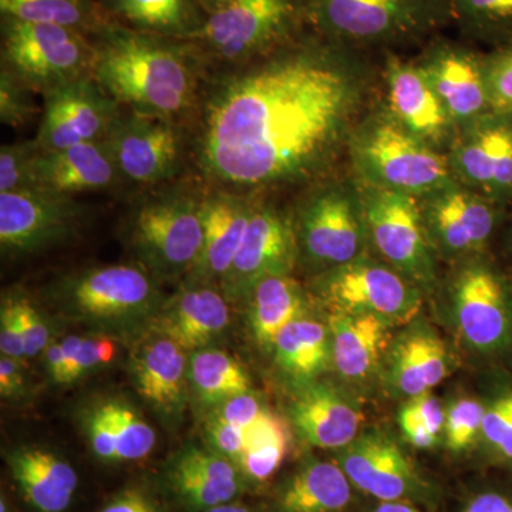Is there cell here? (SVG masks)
Returning a JSON list of instances; mask_svg holds the SVG:
<instances>
[{"mask_svg": "<svg viewBox=\"0 0 512 512\" xmlns=\"http://www.w3.org/2000/svg\"><path fill=\"white\" fill-rule=\"evenodd\" d=\"M463 512H512V497L498 491H484L471 498Z\"/></svg>", "mask_w": 512, "mask_h": 512, "instance_id": "cell-54", "label": "cell"}, {"mask_svg": "<svg viewBox=\"0 0 512 512\" xmlns=\"http://www.w3.org/2000/svg\"><path fill=\"white\" fill-rule=\"evenodd\" d=\"M204 512H252L249 508L244 507V505L239 504H224L220 505V507L211 508V510H207Z\"/></svg>", "mask_w": 512, "mask_h": 512, "instance_id": "cell-60", "label": "cell"}, {"mask_svg": "<svg viewBox=\"0 0 512 512\" xmlns=\"http://www.w3.org/2000/svg\"><path fill=\"white\" fill-rule=\"evenodd\" d=\"M360 194L363 220L377 251L407 278L429 282L433 258L419 198L370 184Z\"/></svg>", "mask_w": 512, "mask_h": 512, "instance_id": "cell-9", "label": "cell"}, {"mask_svg": "<svg viewBox=\"0 0 512 512\" xmlns=\"http://www.w3.org/2000/svg\"><path fill=\"white\" fill-rule=\"evenodd\" d=\"M8 463L20 493L35 510L63 512L72 503L79 477L62 457L45 448L25 447L9 454Z\"/></svg>", "mask_w": 512, "mask_h": 512, "instance_id": "cell-26", "label": "cell"}, {"mask_svg": "<svg viewBox=\"0 0 512 512\" xmlns=\"http://www.w3.org/2000/svg\"><path fill=\"white\" fill-rule=\"evenodd\" d=\"M484 69L491 113L512 114V43L484 56Z\"/></svg>", "mask_w": 512, "mask_h": 512, "instance_id": "cell-41", "label": "cell"}, {"mask_svg": "<svg viewBox=\"0 0 512 512\" xmlns=\"http://www.w3.org/2000/svg\"><path fill=\"white\" fill-rule=\"evenodd\" d=\"M46 367L49 375L57 383H67L66 357L62 348V342H50L45 349Z\"/></svg>", "mask_w": 512, "mask_h": 512, "instance_id": "cell-56", "label": "cell"}, {"mask_svg": "<svg viewBox=\"0 0 512 512\" xmlns=\"http://www.w3.org/2000/svg\"><path fill=\"white\" fill-rule=\"evenodd\" d=\"M400 426H402L403 433L406 434L407 439L414 447L427 450V448L436 446L437 437L439 436H434L427 429L426 424L413 412L409 404L404 406L402 412H400Z\"/></svg>", "mask_w": 512, "mask_h": 512, "instance_id": "cell-51", "label": "cell"}, {"mask_svg": "<svg viewBox=\"0 0 512 512\" xmlns=\"http://www.w3.org/2000/svg\"><path fill=\"white\" fill-rule=\"evenodd\" d=\"M208 443L215 453L231 460L238 467L239 460L245 451V429L232 426L227 421L218 419L212 414L205 426Z\"/></svg>", "mask_w": 512, "mask_h": 512, "instance_id": "cell-45", "label": "cell"}, {"mask_svg": "<svg viewBox=\"0 0 512 512\" xmlns=\"http://www.w3.org/2000/svg\"><path fill=\"white\" fill-rule=\"evenodd\" d=\"M200 0H100L109 18L137 32L184 40L200 29Z\"/></svg>", "mask_w": 512, "mask_h": 512, "instance_id": "cell-30", "label": "cell"}, {"mask_svg": "<svg viewBox=\"0 0 512 512\" xmlns=\"http://www.w3.org/2000/svg\"><path fill=\"white\" fill-rule=\"evenodd\" d=\"M228 299L208 282L192 281L157 309L158 335L173 340L184 350L207 348L227 329Z\"/></svg>", "mask_w": 512, "mask_h": 512, "instance_id": "cell-22", "label": "cell"}, {"mask_svg": "<svg viewBox=\"0 0 512 512\" xmlns=\"http://www.w3.org/2000/svg\"><path fill=\"white\" fill-rule=\"evenodd\" d=\"M83 210L69 195L40 188L0 194V245L12 255H28L72 237Z\"/></svg>", "mask_w": 512, "mask_h": 512, "instance_id": "cell-14", "label": "cell"}, {"mask_svg": "<svg viewBox=\"0 0 512 512\" xmlns=\"http://www.w3.org/2000/svg\"><path fill=\"white\" fill-rule=\"evenodd\" d=\"M100 365H103V360H101L100 338H83L79 355H77L76 365H74L73 382L79 379L80 376H83L84 373Z\"/></svg>", "mask_w": 512, "mask_h": 512, "instance_id": "cell-55", "label": "cell"}, {"mask_svg": "<svg viewBox=\"0 0 512 512\" xmlns=\"http://www.w3.org/2000/svg\"><path fill=\"white\" fill-rule=\"evenodd\" d=\"M485 409L476 400L461 399L446 413V439L450 450H466L483 429Z\"/></svg>", "mask_w": 512, "mask_h": 512, "instance_id": "cell-42", "label": "cell"}, {"mask_svg": "<svg viewBox=\"0 0 512 512\" xmlns=\"http://www.w3.org/2000/svg\"><path fill=\"white\" fill-rule=\"evenodd\" d=\"M255 200L248 194L207 188L202 194L204 242L192 281L221 284L237 256Z\"/></svg>", "mask_w": 512, "mask_h": 512, "instance_id": "cell-21", "label": "cell"}, {"mask_svg": "<svg viewBox=\"0 0 512 512\" xmlns=\"http://www.w3.org/2000/svg\"><path fill=\"white\" fill-rule=\"evenodd\" d=\"M0 13L2 18L63 26L90 37L113 22L97 0H0Z\"/></svg>", "mask_w": 512, "mask_h": 512, "instance_id": "cell-35", "label": "cell"}, {"mask_svg": "<svg viewBox=\"0 0 512 512\" xmlns=\"http://www.w3.org/2000/svg\"><path fill=\"white\" fill-rule=\"evenodd\" d=\"M373 512H424L419 508L413 507L406 501H396V503H382Z\"/></svg>", "mask_w": 512, "mask_h": 512, "instance_id": "cell-59", "label": "cell"}, {"mask_svg": "<svg viewBox=\"0 0 512 512\" xmlns=\"http://www.w3.org/2000/svg\"><path fill=\"white\" fill-rule=\"evenodd\" d=\"M353 156L366 184L423 198L456 181L448 160L390 117L360 128Z\"/></svg>", "mask_w": 512, "mask_h": 512, "instance_id": "cell-5", "label": "cell"}, {"mask_svg": "<svg viewBox=\"0 0 512 512\" xmlns=\"http://www.w3.org/2000/svg\"><path fill=\"white\" fill-rule=\"evenodd\" d=\"M63 305L80 318L120 322L158 309L154 276L136 265H107L70 276L57 286Z\"/></svg>", "mask_w": 512, "mask_h": 512, "instance_id": "cell-10", "label": "cell"}, {"mask_svg": "<svg viewBox=\"0 0 512 512\" xmlns=\"http://www.w3.org/2000/svg\"><path fill=\"white\" fill-rule=\"evenodd\" d=\"M291 446V434L281 417L265 409L245 429V451L238 470L252 481L264 483L281 468Z\"/></svg>", "mask_w": 512, "mask_h": 512, "instance_id": "cell-36", "label": "cell"}, {"mask_svg": "<svg viewBox=\"0 0 512 512\" xmlns=\"http://www.w3.org/2000/svg\"><path fill=\"white\" fill-rule=\"evenodd\" d=\"M464 35L500 47L512 43V0H447Z\"/></svg>", "mask_w": 512, "mask_h": 512, "instance_id": "cell-38", "label": "cell"}, {"mask_svg": "<svg viewBox=\"0 0 512 512\" xmlns=\"http://www.w3.org/2000/svg\"><path fill=\"white\" fill-rule=\"evenodd\" d=\"M92 37L49 23L2 18V69L33 93L93 76Z\"/></svg>", "mask_w": 512, "mask_h": 512, "instance_id": "cell-7", "label": "cell"}, {"mask_svg": "<svg viewBox=\"0 0 512 512\" xmlns=\"http://www.w3.org/2000/svg\"><path fill=\"white\" fill-rule=\"evenodd\" d=\"M121 181L157 188L183 167L185 133L181 123L124 109L104 140Z\"/></svg>", "mask_w": 512, "mask_h": 512, "instance_id": "cell-8", "label": "cell"}, {"mask_svg": "<svg viewBox=\"0 0 512 512\" xmlns=\"http://www.w3.org/2000/svg\"><path fill=\"white\" fill-rule=\"evenodd\" d=\"M89 439L97 457L117 461L116 434L104 404L97 407L89 417Z\"/></svg>", "mask_w": 512, "mask_h": 512, "instance_id": "cell-48", "label": "cell"}, {"mask_svg": "<svg viewBox=\"0 0 512 512\" xmlns=\"http://www.w3.org/2000/svg\"><path fill=\"white\" fill-rule=\"evenodd\" d=\"M82 340L83 338H80V336H67L62 340L64 357H66L67 383L73 382L74 365H76Z\"/></svg>", "mask_w": 512, "mask_h": 512, "instance_id": "cell-57", "label": "cell"}, {"mask_svg": "<svg viewBox=\"0 0 512 512\" xmlns=\"http://www.w3.org/2000/svg\"><path fill=\"white\" fill-rule=\"evenodd\" d=\"M200 2L207 6L208 12H211V10L217 9L224 0H200Z\"/></svg>", "mask_w": 512, "mask_h": 512, "instance_id": "cell-61", "label": "cell"}, {"mask_svg": "<svg viewBox=\"0 0 512 512\" xmlns=\"http://www.w3.org/2000/svg\"><path fill=\"white\" fill-rule=\"evenodd\" d=\"M420 66L453 123L467 127L491 113L484 56L440 42L431 47Z\"/></svg>", "mask_w": 512, "mask_h": 512, "instance_id": "cell-20", "label": "cell"}, {"mask_svg": "<svg viewBox=\"0 0 512 512\" xmlns=\"http://www.w3.org/2000/svg\"><path fill=\"white\" fill-rule=\"evenodd\" d=\"M495 453L498 454V457L503 458V460L512 463V416L510 424H508L507 433H505L504 439L501 441L500 446L497 447V450H495Z\"/></svg>", "mask_w": 512, "mask_h": 512, "instance_id": "cell-58", "label": "cell"}, {"mask_svg": "<svg viewBox=\"0 0 512 512\" xmlns=\"http://www.w3.org/2000/svg\"><path fill=\"white\" fill-rule=\"evenodd\" d=\"M0 512H9L8 503H6V500L3 497H2V501H0Z\"/></svg>", "mask_w": 512, "mask_h": 512, "instance_id": "cell-62", "label": "cell"}, {"mask_svg": "<svg viewBox=\"0 0 512 512\" xmlns=\"http://www.w3.org/2000/svg\"><path fill=\"white\" fill-rule=\"evenodd\" d=\"M168 478L181 500L202 511L231 503L242 488L238 467L231 460L198 447L175 458Z\"/></svg>", "mask_w": 512, "mask_h": 512, "instance_id": "cell-25", "label": "cell"}, {"mask_svg": "<svg viewBox=\"0 0 512 512\" xmlns=\"http://www.w3.org/2000/svg\"><path fill=\"white\" fill-rule=\"evenodd\" d=\"M512 416V392L505 393L504 396L498 397L488 409H485L483 420L484 439L490 444L494 450L500 446L505 433H507L508 424H510Z\"/></svg>", "mask_w": 512, "mask_h": 512, "instance_id": "cell-49", "label": "cell"}, {"mask_svg": "<svg viewBox=\"0 0 512 512\" xmlns=\"http://www.w3.org/2000/svg\"><path fill=\"white\" fill-rule=\"evenodd\" d=\"M414 413L419 416V419L426 424L427 429L439 436L441 429L446 424V413L436 397L431 396L429 393L420 394L414 397L412 402L409 403Z\"/></svg>", "mask_w": 512, "mask_h": 512, "instance_id": "cell-50", "label": "cell"}, {"mask_svg": "<svg viewBox=\"0 0 512 512\" xmlns=\"http://www.w3.org/2000/svg\"><path fill=\"white\" fill-rule=\"evenodd\" d=\"M332 357L340 375L363 380L372 375L389 340V322L375 315H330Z\"/></svg>", "mask_w": 512, "mask_h": 512, "instance_id": "cell-29", "label": "cell"}, {"mask_svg": "<svg viewBox=\"0 0 512 512\" xmlns=\"http://www.w3.org/2000/svg\"><path fill=\"white\" fill-rule=\"evenodd\" d=\"M318 292L332 313L375 315L407 320L420 309L419 293L389 266L353 261L329 269L318 281Z\"/></svg>", "mask_w": 512, "mask_h": 512, "instance_id": "cell-11", "label": "cell"}, {"mask_svg": "<svg viewBox=\"0 0 512 512\" xmlns=\"http://www.w3.org/2000/svg\"><path fill=\"white\" fill-rule=\"evenodd\" d=\"M100 512H157L153 503L140 491L128 490L117 495Z\"/></svg>", "mask_w": 512, "mask_h": 512, "instance_id": "cell-53", "label": "cell"}, {"mask_svg": "<svg viewBox=\"0 0 512 512\" xmlns=\"http://www.w3.org/2000/svg\"><path fill=\"white\" fill-rule=\"evenodd\" d=\"M305 23V0H224L184 42L205 62L234 67L298 39Z\"/></svg>", "mask_w": 512, "mask_h": 512, "instance_id": "cell-4", "label": "cell"}, {"mask_svg": "<svg viewBox=\"0 0 512 512\" xmlns=\"http://www.w3.org/2000/svg\"><path fill=\"white\" fill-rule=\"evenodd\" d=\"M40 147L35 138L0 148V194L33 188V167Z\"/></svg>", "mask_w": 512, "mask_h": 512, "instance_id": "cell-40", "label": "cell"}, {"mask_svg": "<svg viewBox=\"0 0 512 512\" xmlns=\"http://www.w3.org/2000/svg\"><path fill=\"white\" fill-rule=\"evenodd\" d=\"M447 367L446 346L429 330L410 333L394 350V382L407 396L429 393L446 379Z\"/></svg>", "mask_w": 512, "mask_h": 512, "instance_id": "cell-33", "label": "cell"}, {"mask_svg": "<svg viewBox=\"0 0 512 512\" xmlns=\"http://www.w3.org/2000/svg\"><path fill=\"white\" fill-rule=\"evenodd\" d=\"M188 379L202 402L218 406L238 394L251 392V379L234 357L222 350H195L188 365Z\"/></svg>", "mask_w": 512, "mask_h": 512, "instance_id": "cell-37", "label": "cell"}, {"mask_svg": "<svg viewBox=\"0 0 512 512\" xmlns=\"http://www.w3.org/2000/svg\"><path fill=\"white\" fill-rule=\"evenodd\" d=\"M458 328L471 346L484 352L505 348L512 339V303L503 276L491 266L474 264L454 286Z\"/></svg>", "mask_w": 512, "mask_h": 512, "instance_id": "cell-17", "label": "cell"}, {"mask_svg": "<svg viewBox=\"0 0 512 512\" xmlns=\"http://www.w3.org/2000/svg\"><path fill=\"white\" fill-rule=\"evenodd\" d=\"M454 178L497 204L512 200V114L490 113L466 128L451 153Z\"/></svg>", "mask_w": 512, "mask_h": 512, "instance_id": "cell-16", "label": "cell"}, {"mask_svg": "<svg viewBox=\"0 0 512 512\" xmlns=\"http://www.w3.org/2000/svg\"><path fill=\"white\" fill-rule=\"evenodd\" d=\"M247 298L252 333L262 348L272 349L278 333L293 320L305 316L303 289L289 274L266 276Z\"/></svg>", "mask_w": 512, "mask_h": 512, "instance_id": "cell-32", "label": "cell"}, {"mask_svg": "<svg viewBox=\"0 0 512 512\" xmlns=\"http://www.w3.org/2000/svg\"><path fill=\"white\" fill-rule=\"evenodd\" d=\"M0 352L2 356L20 360L26 356L25 339L20 329L15 299H3L0 309Z\"/></svg>", "mask_w": 512, "mask_h": 512, "instance_id": "cell-46", "label": "cell"}, {"mask_svg": "<svg viewBox=\"0 0 512 512\" xmlns=\"http://www.w3.org/2000/svg\"><path fill=\"white\" fill-rule=\"evenodd\" d=\"M93 37V77L123 109L181 123L197 113L205 62L191 43L110 22Z\"/></svg>", "mask_w": 512, "mask_h": 512, "instance_id": "cell-2", "label": "cell"}, {"mask_svg": "<svg viewBox=\"0 0 512 512\" xmlns=\"http://www.w3.org/2000/svg\"><path fill=\"white\" fill-rule=\"evenodd\" d=\"M20 329L25 339L26 356L35 357L49 345V329L33 303L23 296H13Z\"/></svg>", "mask_w": 512, "mask_h": 512, "instance_id": "cell-44", "label": "cell"}, {"mask_svg": "<svg viewBox=\"0 0 512 512\" xmlns=\"http://www.w3.org/2000/svg\"><path fill=\"white\" fill-rule=\"evenodd\" d=\"M328 330L316 320L299 318L275 338L272 350L279 366L295 379L308 382L328 366L332 355Z\"/></svg>", "mask_w": 512, "mask_h": 512, "instance_id": "cell-34", "label": "cell"}, {"mask_svg": "<svg viewBox=\"0 0 512 512\" xmlns=\"http://www.w3.org/2000/svg\"><path fill=\"white\" fill-rule=\"evenodd\" d=\"M339 466L352 485L382 503L412 500L429 493V487L402 448L376 431L357 436L342 448Z\"/></svg>", "mask_w": 512, "mask_h": 512, "instance_id": "cell-18", "label": "cell"}, {"mask_svg": "<svg viewBox=\"0 0 512 512\" xmlns=\"http://www.w3.org/2000/svg\"><path fill=\"white\" fill-rule=\"evenodd\" d=\"M185 352L178 343L158 335L134 357L138 393L161 412L175 413L183 406L188 376Z\"/></svg>", "mask_w": 512, "mask_h": 512, "instance_id": "cell-28", "label": "cell"}, {"mask_svg": "<svg viewBox=\"0 0 512 512\" xmlns=\"http://www.w3.org/2000/svg\"><path fill=\"white\" fill-rule=\"evenodd\" d=\"M313 32L348 49L399 45L453 22L447 0H305Z\"/></svg>", "mask_w": 512, "mask_h": 512, "instance_id": "cell-3", "label": "cell"}, {"mask_svg": "<svg viewBox=\"0 0 512 512\" xmlns=\"http://www.w3.org/2000/svg\"><path fill=\"white\" fill-rule=\"evenodd\" d=\"M264 410L265 407L262 406L261 400L254 393L247 392L218 404L214 416L227 421L232 426L247 429Z\"/></svg>", "mask_w": 512, "mask_h": 512, "instance_id": "cell-47", "label": "cell"}, {"mask_svg": "<svg viewBox=\"0 0 512 512\" xmlns=\"http://www.w3.org/2000/svg\"><path fill=\"white\" fill-rule=\"evenodd\" d=\"M43 101L35 137L42 151L104 141L124 111L93 76L64 83L43 94Z\"/></svg>", "mask_w": 512, "mask_h": 512, "instance_id": "cell-12", "label": "cell"}, {"mask_svg": "<svg viewBox=\"0 0 512 512\" xmlns=\"http://www.w3.org/2000/svg\"><path fill=\"white\" fill-rule=\"evenodd\" d=\"M25 387L22 367L19 360L13 357L2 356L0 359V394L2 397L18 396Z\"/></svg>", "mask_w": 512, "mask_h": 512, "instance_id": "cell-52", "label": "cell"}, {"mask_svg": "<svg viewBox=\"0 0 512 512\" xmlns=\"http://www.w3.org/2000/svg\"><path fill=\"white\" fill-rule=\"evenodd\" d=\"M352 501V483L339 464L312 461L282 488L281 512H339Z\"/></svg>", "mask_w": 512, "mask_h": 512, "instance_id": "cell-31", "label": "cell"}, {"mask_svg": "<svg viewBox=\"0 0 512 512\" xmlns=\"http://www.w3.org/2000/svg\"><path fill=\"white\" fill-rule=\"evenodd\" d=\"M299 249L295 227L274 207L255 201L247 234L221 281L227 299L245 298L259 281L292 271Z\"/></svg>", "mask_w": 512, "mask_h": 512, "instance_id": "cell-15", "label": "cell"}, {"mask_svg": "<svg viewBox=\"0 0 512 512\" xmlns=\"http://www.w3.org/2000/svg\"><path fill=\"white\" fill-rule=\"evenodd\" d=\"M117 183H121L120 175L104 141L40 151L33 167V188L69 197L110 190Z\"/></svg>", "mask_w": 512, "mask_h": 512, "instance_id": "cell-23", "label": "cell"}, {"mask_svg": "<svg viewBox=\"0 0 512 512\" xmlns=\"http://www.w3.org/2000/svg\"><path fill=\"white\" fill-rule=\"evenodd\" d=\"M362 202L343 187L316 191L303 205L295 228L299 251L312 264L333 269L359 258L363 245Z\"/></svg>", "mask_w": 512, "mask_h": 512, "instance_id": "cell-13", "label": "cell"}, {"mask_svg": "<svg viewBox=\"0 0 512 512\" xmlns=\"http://www.w3.org/2000/svg\"><path fill=\"white\" fill-rule=\"evenodd\" d=\"M292 419L303 439L319 448H345L357 439L362 413L329 386L308 387L292 406Z\"/></svg>", "mask_w": 512, "mask_h": 512, "instance_id": "cell-27", "label": "cell"}, {"mask_svg": "<svg viewBox=\"0 0 512 512\" xmlns=\"http://www.w3.org/2000/svg\"><path fill=\"white\" fill-rule=\"evenodd\" d=\"M353 52L315 33L207 84L192 141L207 188L249 195L322 171L365 96Z\"/></svg>", "mask_w": 512, "mask_h": 512, "instance_id": "cell-1", "label": "cell"}, {"mask_svg": "<svg viewBox=\"0 0 512 512\" xmlns=\"http://www.w3.org/2000/svg\"><path fill=\"white\" fill-rule=\"evenodd\" d=\"M32 93L15 76L6 70H0V121L3 126L18 130L33 120L37 109Z\"/></svg>", "mask_w": 512, "mask_h": 512, "instance_id": "cell-43", "label": "cell"}, {"mask_svg": "<svg viewBox=\"0 0 512 512\" xmlns=\"http://www.w3.org/2000/svg\"><path fill=\"white\" fill-rule=\"evenodd\" d=\"M202 194L191 188H165L138 205L131 241L151 275L177 278L194 272L204 242Z\"/></svg>", "mask_w": 512, "mask_h": 512, "instance_id": "cell-6", "label": "cell"}, {"mask_svg": "<svg viewBox=\"0 0 512 512\" xmlns=\"http://www.w3.org/2000/svg\"><path fill=\"white\" fill-rule=\"evenodd\" d=\"M104 407L116 434L117 461H136L147 457L156 446L153 427L126 403L107 402Z\"/></svg>", "mask_w": 512, "mask_h": 512, "instance_id": "cell-39", "label": "cell"}, {"mask_svg": "<svg viewBox=\"0 0 512 512\" xmlns=\"http://www.w3.org/2000/svg\"><path fill=\"white\" fill-rule=\"evenodd\" d=\"M419 202L427 235L448 254H468L483 248L497 227L503 207L456 183Z\"/></svg>", "mask_w": 512, "mask_h": 512, "instance_id": "cell-19", "label": "cell"}, {"mask_svg": "<svg viewBox=\"0 0 512 512\" xmlns=\"http://www.w3.org/2000/svg\"><path fill=\"white\" fill-rule=\"evenodd\" d=\"M386 76L393 119L429 144L446 136L453 121L423 67L392 57L387 62Z\"/></svg>", "mask_w": 512, "mask_h": 512, "instance_id": "cell-24", "label": "cell"}]
</instances>
